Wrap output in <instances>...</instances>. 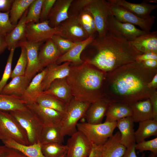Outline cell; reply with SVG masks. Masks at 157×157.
<instances>
[{
	"mask_svg": "<svg viewBox=\"0 0 157 157\" xmlns=\"http://www.w3.org/2000/svg\"><path fill=\"white\" fill-rule=\"evenodd\" d=\"M36 102L47 108L57 111L63 114L65 112L67 105L51 95L42 93Z\"/></svg>",
	"mask_w": 157,
	"mask_h": 157,
	"instance_id": "cell-36",
	"label": "cell"
},
{
	"mask_svg": "<svg viewBox=\"0 0 157 157\" xmlns=\"http://www.w3.org/2000/svg\"><path fill=\"white\" fill-rule=\"evenodd\" d=\"M90 104L77 100L73 97L67 105L60 123L61 132L64 136H71L77 131L78 122L85 115Z\"/></svg>",
	"mask_w": 157,
	"mask_h": 157,
	"instance_id": "cell-4",
	"label": "cell"
},
{
	"mask_svg": "<svg viewBox=\"0 0 157 157\" xmlns=\"http://www.w3.org/2000/svg\"><path fill=\"white\" fill-rule=\"evenodd\" d=\"M145 67L153 69L157 68V60H149L141 63Z\"/></svg>",
	"mask_w": 157,
	"mask_h": 157,
	"instance_id": "cell-53",
	"label": "cell"
},
{
	"mask_svg": "<svg viewBox=\"0 0 157 157\" xmlns=\"http://www.w3.org/2000/svg\"><path fill=\"white\" fill-rule=\"evenodd\" d=\"M108 1L142 18H147L150 17L151 12L157 8L156 5L151 4L145 1L141 3H135L129 2L125 0Z\"/></svg>",
	"mask_w": 157,
	"mask_h": 157,
	"instance_id": "cell-22",
	"label": "cell"
},
{
	"mask_svg": "<svg viewBox=\"0 0 157 157\" xmlns=\"http://www.w3.org/2000/svg\"><path fill=\"white\" fill-rule=\"evenodd\" d=\"M129 105L132 112L131 117L134 122L153 119L152 106L149 99L138 101Z\"/></svg>",
	"mask_w": 157,
	"mask_h": 157,
	"instance_id": "cell-27",
	"label": "cell"
},
{
	"mask_svg": "<svg viewBox=\"0 0 157 157\" xmlns=\"http://www.w3.org/2000/svg\"><path fill=\"white\" fill-rule=\"evenodd\" d=\"M110 3L105 0H93L87 8L93 18L98 36L105 34L107 31Z\"/></svg>",
	"mask_w": 157,
	"mask_h": 157,
	"instance_id": "cell-10",
	"label": "cell"
},
{
	"mask_svg": "<svg viewBox=\"0 0 157 157\" xmlns=\"http://www.w3.org/2000/svg\"><path fill=\"white\" fill-rule=\"evenodd\" d=\"M157 74V68L145 67L136 61L106 73L103 88V99L108 103L130 105L149 99L155 91L147 86Z\"/></svg>",
	"mask_w": 157,
	"mask_h": 157,
	"instance_id": "cell-1",
	"label": "cell"
},
{
	"mask_svg": "<svg viewBox=\"0 0 157 157\" xmlns=\"http://www.w3.org/2000/svg\"><path fill=\"white\" fill-rule=\"evenodd\" d=\"M135 149L140 152L145 151H149L154 155L157 154V138L149 140L142 141L137 143L135 145Z\"/></svg>",
	"mask_w": 157,
	"mask_h": 157,
	"instance_id": "cell-44",
	"label": "cell"
},
{
	"mask_svg": "<svg viewBox=\"0 0 157 157\" xmlns=\"http://www.w3.org/2000/svg\"><path fill=\"white\" fill-rule=\"evenodd\" d=\"M107 30L129 41L148 32L139 29L132 24L120 22L110 15L108 17Z\"/></svg>",
	"mask_w": 157,
	"mask_h": 157,
	"instance_id": "cell-13",
	"label": "cell"
},
{
	"mask_svg": "<svg viewBox=\"0 0 157 157\" xmlns=\"http://www.w3.org/2000/svg\"><path fill=\"white\" fill-rule=\"evenodd\" d=\"M33 0H14L9 12V19L13 25L19 21Z\"/></svg>",
	"mask_w": 157,
	"mask_h": 157,
	"instance_id": "cell-35",
	"label": "cell"
},
{
	"mask_svg": "<svg viewBox=\"0 0 157 157\" xmlns=\"http://www.w3.org/2000/svg\"><path fill=\"white\" fill-rule=\"evenodd\" d=\"M62 55L51 39L47 40L40 47L38 51V59L41 67L43 69L55 63Z\"/></svg>",
	"mask_w": 157,
	"mask_h": 157,
	"instance_id": "cell-20",
	"label": "cell"
},
{
	"mask_svg": "<svg viewBox=\"0 0 157 157\" xmlns=\"http://www.w3.org/2000/svg\"><path fill=\"white\" fill-rule=\"evenodd\" d=\"M43 93L51 95L66 105L73 97L66 78L54 81Z\"/></svg>",
	"mask_w": 157,
	"mask_h": 157,
	"instance_id": "cell-17",
	"label": "cell"
},
{
	"mask_svg": "<svg viewBox=\"0 0 157 157\" xmlns=\"http://www.w3.org/2000/svg\"><path fill=\"white\" fill-rule=\"evenodd\" d=\"M64 140V136L61 132L60 124L56 126H44L39 141L42 144L53 142L62 143Z\"/></svg>",
	"mask_w": 157,
	"mask_h": 157,
	"instance_id": "cell-32",
	"label": "cell"
},
{
	"mask_svg": "<svg viewBox=\"0 0 157 157\" xmlns=\"http://www.w3.org/2000/svg\"><path fill=\"white\" fill-rule=\"evenodd\" d=\"M15 48L10 50L6 64L1 79L0 80V94L2 89L7 84L8 80L11 78L12 71V65Z\"/></svg>",
	"mask_w": 157,
	"mask_h": 157,
	"instance_id": "cell-43",
	"label": "cell"
},
{
	"mask_svg": "<svg viewBox=\"0 0 157 157\" xmlns=\"http://www.w3.org/2000/svg\"><path fill=\"white\" fill-rule=\"evenodd\" d=\"M9 139L29 145L26 132L16 120L9 112L0 110V140Z\"/></svg>",
	"mask_w": 157,
	"mask_h": 157,
	"instance_id": "cell-7",
	"label": "cell"
},
{
	"mask_svg": "<svg viewBox=\"0 0 157 157\" xmlns=\"http://www.w3.org/2000/svg\"><path fill=\"white\" fill-rule=\"evenodd\" d=\"M157 136V121L148 120L139 122L138 129L135 132V142L138 143L151 136Z\"/></svg>",
	"mask_w": 157,
	"mask_h": 157,
	"instance_id": "cell-33",
	"label": "cell"
},
{
	"mask_svg": "<svg viewBox=\"0 0 157 157\" xmlns=\"http://www.w3.org/2000/svg\"><path fill=\"white\" fill-rule=\"evenodd\" d=\"M26 103L20 97L0 94V110L10 112L26 109Z\"/></svg>",
	"mask_w": 157,
	"mask_h": 157,
	"instance_id": "cell-34",
	"label": "cell"
},
{
	"mask_svg": "<svg viewBox=\"0 0 157 157\" xmlns=\"http://www.w3.org/2000/svg\"><path fill=\"white\" fill-rule=\"evenodd\" d=\"M61 36L74 42L83 41L89 37L80 23L78 15L69 16L58 26Z\"/></svg>",
	"mask_w": 157,
	"mask_h": 157,
	"instance_id": "cell-12",
	"label": "cell"
},
{
	"mask_svg": "<svg viewBox=\"0 0 157 157\" xmlns=\"http://www.w3.org/2000/svg\"><path fill=\"white\" fill-rule=\"evenodd\" d=\"M45 126L60 125L63 114L53 109L43 106L36 102L26 105Z\"/></svg>",
	"mask_w": 157,
	"mask_h": 157,
	"instance_id": "cell-15",
	"label": "cell"
},
{
	"mask_svg": "<svg viewBox=\"0 0 157 157\" xmlns=\"http://www.w3.org/2000/svg\"><path fill=\"white\" fill-rule=\"evenodd\" d=\"M110 15L119 21L138 26L141 29L146 32H150L154 22L153 16L147 18H140L124 8L110 2Z\"/></svg>",
	"mask_w": 157,
	"mask_h": 157,
	"instance_id": "cell-8",
	"label": "cell"
},
{
	"mask_svg": "<svg viewBox=\"0 0 157 157\" xmlns=\"http://www.w3.org/2000/svg\"><path fill=\"white\" fill-rule=\"evenodd\" d=\"M116 122V127L120 134L121 143L126 148L135 144L134 122L131 117L124 118Z\"/></svg>",
	"mask_w": 157,
	"mask_h": 157,
	"instance_id": "cell-25",
	"label": "cell"
},
{
	"mask_svg": "<svg viewBox=\"0 0 157 157\" xmlns=\"http://www.w3.org/2000/svg\"><path fill=\"white\" fill-rule=\"evenodd\" d=\"M27 10L25 12L14 28L5 37L7 49L10 51L12 49H15L18 47L20 43L26 40L25 18Z\"/></svg>",
	"mask_w": 157,
	"mask_h": 157,
	"instance_id": "cell-23",
	"label": "cell"
},
{
	"mask_svg": "<svg viewBox=\"0 0 157 157\" xmlns=\"http://www.w3.org/2000/svg\"><path fill=\"white\" fill-rule=\"evenodd\" d=\"M135 145L127 148L125 153L121 157H138L135 153ZM141 157H145V154H142Z\"/></svg>",
	"mask_w": 157,
	"mask_h": 157,
	"instance_id": "cell-52",
	"label": "cell"
},
{
	"mask_svg": "<svg viewBox=\"0 0 157 157\" xmlns=\"http://www.w3.org/2000/svg\"><path fill=\"white\" fill-rule=\"evenodd\" d=\"M42 43H35L25 40L18 45L24 47L26 51L27 64L25 75L30 80L42 68L40 64L38 53Z\"/></svg>",
	"mask_w": 157,
	"mask_h": 157,
	"instance_id": "cell-14",
	"label": "cell"
},
{
	"mask_svg": "<svg viewBox=\"0 0 157 157\" xmlns=\"http://www.w3.org/2000/svg\"><path fill=\"white\" fill-rule=\"evenodd\" d=\"M0 157H26L18 151L8 147L0 145Z\"/></svg>",
	"mask_w": 157,
	"mask_h": 157,
	"instance_id": "cell-47",
	"label": "cell"
},
{
	"mask_svg": "<svg viewBox=\"0 0 157 157\" xmlns=\"http://www.w3.org/2000/svg\"><path fill=\"white\" fill-rule=\"evenodd\" d=\"M66 153L63 154V155L61 156L60 157H66Z\"/></svg>",
	"mask_w": 157,
	"mask_h": 157,
	"instance_id": "cell-57",
	"label": "cell"
},
{
	"mask_svg": "<svg viewBox=\"0 0 157 157\" xmlns=\"http://www.w3.org/2000/svg\"><path fill=\"white\" fill-rule=\"evenodd\" d=\"M60 34L59 27H51L47 20L26 24V39L29 42L42 43L51 39L54 35H59Z\"/></svg>",
	"mask_w": 157,
	"mask_h": 157,
	"instance_id": "cell-9",
	"label": "cell"
},
{
	"mask_svg": "<svg viewBox=\"0 0 157 157\" xmlns=\"http://www.w3.org/2000/svg\"><path fill=\"white\" fill-rule=\"evenodd\" d=\"M79 22L88 37L93 36L97 32V29L93 16L86 8L78 15Z\"/></svg>",
	"mask_w": 157,
	"mask_h": 157,
	"instance_id": "cell-37",
	"label": "cell"
},
{
	"mask_svg": "<svg viewBox=\"0 0 157 157\" xmlns=\"http://www.w3.org/2000/svg\"><path fill=\"white\" fill-rule=\"evenodd\" d=\"M21 48V52L14 69L12 71L11 78L19 76L25 75L27 64V58L26 51L23 46L20 47Z\"/></svg>",
	"mask_w": 157,
	"mask_h": 157,
	"instance_id": "cell-40",
	"label": "cell"
},
{
	"mask_svg": "<svg viewBox=\"0 0 157 157\" xmlns=\"http://www.w3.org/2000/svg\"><path fill=\"white\" fill-rule=\"evenodd\" d=\"M25 75L15 76L3 88L1 94L21 98L31 81Z\"/></svg>",
	"mask_w": 157,
	"mask_h": 157,
	"instance_id": "cell-31",
	"label": "cell"
},
{
	"mask_svg": "<svg viewBox=\"0 0 157 157\" xmlns=\"http://www.w3.org/2000/svg\"><path fill=\"white\" fill-rule=\"evenodd\" d=\"M94 38L89 37L86 40L77 42L76 44L68 51L62 55L55 63L60 64L63 63L69 62L74 65H78L83 63L81 58V55L84 49L93 41Z\"/></svg>",
	"mask_w": 157,
	"mask_h": 157,
	"instance_id": "cell-21",
	"label": "cell"
},
{
	"mask_svg": "<svg viewBox=\"0 0 157 157\" xmlns=\"http://www.w3.org/2000/svg\"><path fill=\"white\" fill-rule=\"evenodd\" d=\"M149 60H157V53L154 52H149L139 55L136 57V61L140 63Z\"/></svg>",
	"mask_w": 157,
	"mask_h": 157,
	"instance_id": "cell-48",
	"label": "cell"
},
{
	"mask_svg": "<svg viewBox=\"0 0 157 157\" xmlns=\"http://www.w3.org/2000/svg\"><path fill=\"white\" fill-rule=\"evenodd\" d=\"M147 86L150 89L157 90V74L154 76L151 81L148 83Z\"/></svg>",
	"mask_w": 157,
	"mask_h": 157,
	"instance_id": "cell-54",
	"label": "cell"
},
{
	"mask_svg": "<svg viewBox=\"0 0 157 157\" xmlns=\"http://www.w3.org/2000/svg\"><path fill=\"white\" fill-rule=\"evenodd\" d=\"M7 49L5 38H0V55L4 52Z\"/></svg>",
	"mask_w": 157,
	"mask_h": 157,
	"instance_id": "cell-55",
	"label": "cell"
},
{
	"mask_svg": "<svg viewBox=\"0 0 157 157\" xmlns=\"http://www.w3.org/2000/svg\"><path fill=\"white\" fill-rule=\"evenodd\" d=\"M129 42L133 47L141 54L149 52L157 53L156 31L147 32Z\"/></svg>",
	"mask_w": 157,
	"mask_h": 157,
	"instance_id": "cell-24",
	"label": "cell"
},
{
	"mask_svg": "<svg viewBox=\"0 0 157 157\" xmlns=\"http://www.w3.org/2000/svg\"><path fill=\"white\" fill-rule=\"evenodd\" d=\"M47 71L45 67L31 79L21 99L26 105L36 102L37 99L43 93L42 83Z\"/></svg>",
	"mask_w": 157,
	"mask_h": 157,
	"instance_id": "cell-19",
	"label": "cell"
},
{
	"mask_svg": "<svg viewBox=\"0 0 157 157\" xmlns=\"http://www.w3.org/2000/svg\"><path fill=\"white\" fill-rule=\"evenodd\" d=\"M152 108L153 119L157 121V90L154 92L149 98Z\"/></svg>",
	"mask_w": 157,
	"mask_h": 157,
	"instance_id": "cell-49",
	"label": "cell"
},
{
	"mask_svg": "<svg viewBox=\"0 0 157 157\" xmlns=\"http://www.w3.org/2000/svg\"><path fill=\"white\" fill-rule=\"evenodd\" d=\"M51 39L62 55L68 51L77 42H73L58 35H54Z\"/></svg>",
	"mask_w": 157,
	"mask_h": 157,
	"instance_id": "cell-41",
	"label": "cell"
},
{
	"mask_svg": "<svg viewBox=\"0 0 157 157\" xmlns=\"http://www.w3.org/2000/svg\"><path fill=\"white\" fill-rule=\"evenodd\" d=\"M93 0H73L70 6L68 14L69 16L77 15L87 8Z\"/></svg>",
	"mask_w": 157,
	"mask_h": 157,
	"instance_id": "cell-45",
	"label": "cell"
},
{
	"mask_svg": "<svg viewBox=\"0 0 157 157\" xmlns=\"http://www.w3.org/2000/svg\"><path fill=\"white\" fill-rule=\"evenodd\" d=\"M93 145L92 151L87 157H101V145Z\"/></svg>",
	"mask_w": 157,
	"mask_h": 157,
	"instance_id": "cell-51",
	"label": "cell"
},
{
	"mask_svg": "<svg viewBox=\"0 0 157 157\" xmlns=\"http://www.w3.org/2000/svg\"><path fill=\"white\" fill-rule=\"evenodd\" d=\"M108 105L109 103L103 99L91 104L85 114L87 122L92 124L102 123Z\"/></svg>",
	"mask_w": 157,
	"mask_h": 157,
	"instance_id": "cell-28",
	"label": "cell"
},
{
	"mask_svg": "<svg viewBox=\"0 0 157 157\" xmlns=\"http://www.w3.org/2000/svg\"><path fill=\"white\" fill-rule=\"evenodd\" d=\"M106 73L85 60L78 65L70 66L66 78L73 97L91 104L103 99V88Z\"/></svg>",
	"mask_w": 157,
	"mask_h": 157,
	"instance_id": "cell-3",
	"label": "cell"
},
{
	"mask_svg": "<svg viewBox=\"0 0 157 157\" xmlns=\"http://www.w3.org/2000/svg\"><path fill=\"white\" fill-rule=\"evenodd\" d=\"M149 157H156V156L154 155L152 153H151Z\"/></svg>",
	"mask_w": 157,
	"mask_h": 157,
	"instance_id": "cell-56",
	"label": "cell"
},
{
	"mask_svg": "<svg viewBox=\"0 0 157 157\" xmlns=\"http://www.w3.org/2000/svg\"><path fill=\"white\" fill-rule=\"evenodd\" d=\"M9 15V12L0 13V38H5L16 26L11 23Z\"/></svg>",
	"mask_w": 157,
	"mask_h": 157,
	"instance_id": "cell-42",
	"label": "cell"
},
{
	"mask_svg": "<svg viewBox=\"0 0 157 157\" xmlns=\"http://www.w3.org/2000/svg\"><path fill=\"white\" fill-rule=\"evenodd\" d=\"M89 45L96 53L85 60L106 73L135 61L138 55L141 54L128 40L108 30L104 35L94 38Z\"/></svg>",
	"mask_w": 157,
	"mask_h": 157,
	"instance_id": "cell-2",
	"label": "cell"
},
{
	"mask_svg": "<svg viewBox=\"0 0 157 157\" xmlns=\"http://www.w3.org/2000/svg\"><path fill=\"white\" fill-rule=\"evenodd\" d=\"M14 0H0V13L10 12Z\"/></svg>",
	"mask_w": 157,
	"mask_h": 157,
	"instance_id": "cell-50",
	"label": "cell"
},
{
	"mask_svg": "<svg viewBox=\"0 0 157 157\" xmlns=\"http://www.w3.org/2000/svg\"><path fill=\"white\" fill-rule=\"evenodd\" d=\"M9 112L26 132L29 145L37 142L44 125L35 114L27 107L25 110Z\"/></svg>",
	"mask_w": 157,
	"mask_h": 157,
	"instance_id": "cell-6",
	"label": "cell"
},
{
	"mask_svg": "<svg viewBox=\"0 0 157 157\" xmlns=\"http://www.w3.org/2000/svg\"><path fill=\"white\" fill-rule=\"evenodd\" d=\"M71 64L69 62L61 65L54 63L46 67L47 71L41 84L43 91L47 90L55 80L66 78L70 72Z\"/></svg>",
	"mask_w": 157,
	"mask_h": 157,
	"instance_id": "cell-16",
	"label": "cell"
},
{
	"mask_svg": "<svg viewBox=\"0 0 157 157\" xmlns=\"http://www.w3.org/2000/svg\"><path fill=\"white\" fill-rule=\"evenodd\" d=\"M73 0H56L49 15V25L56 27L69 17L68 12Z\"/></svg>",
	"mask_w": 157,
	"mask_h": 157,
	"instance_id": "cell-18",
	"label": "cell"
},
{
	"mask_svg": "<svg viewBox=\"0 0 157 157\" xmlns=\"http://www.w3.org/2000/svg\"><path fill=\"white\" fill-rule=\"evenodd\" d=\"M56 0H43L42 3L40 22L47 20L50 13Z\"/></svg>",
	"mask_w": 157,
	"mask_h": 157,
	"instance_id": "cell-46",
	"label": "cell"
},
{
	"mask_svg": "<svg viewBox=\"0 0 157 157\" xmlns=\"http://www.w3.org/2000/svg\"><path fill=\"white\" fill-rule=\"evenodd\" d=\"M41 149L46 157H60L66 153L67 147L62 143L53 142L42 144Z\"/></svg>",
	"mask_w": 157,
	"mask_h": 157,
	"instance_id": "cell-38",
	"label": "cell"
},
{
	"mask_svg": "<svg viewBox=\"0 0 157 157\" xmlns=\"http://www.w3.org/2000/svg\"><path fill=\"white\" fill-rule=\"evenodd\" d=\"M2 142L4 145L18 151L26 157H46L42 152V144L39 141L29 145L19 143L12 139Z\"/></svg>",
	"mask_w": 157,
	"mask_h": 157,
	"instance_id": "cell-29",
	"label": "cell"
},
{
	"mask_svg": "<svg viewBox=\"0 0 157 157\" xmlns=\"http://www.w3.org/2000/svg\"><path fill=\"white\" fill-rule=\"evenodd\" d=\"M68 140L65 157H87L90 153L92 144L81 132L77 131Z\"/></svg>",
	"mask_w": 157,
	"mask_h": 157,
	"instance_id": "cell-11",
	"label": "cell"
},
{
	"mask_svg": "<svg viewBox=\"0 0 157 157\" xmlns=\"http://www.w3.org/2000/svg\"><path fill=\"white\" fill-rule=\"evenodd\" d=\"M43 0H33L29 6L26 17V24L40 22L42 6Z\"/></svg>",
	"mask_w": 157,
	"mask_h": 157,
	"instance_id": "cell-39",
	"label": "cell"
},
{
	"mask_svg": "<svg viewBox=\"0 0 157 157\" xmlns=\"http://www.w3.org/2000/svg\"><path fill=\"white\" fill-rule=\"evenodd\" d=\"M126 148L120 142V134L116 132L101 145V157H121Z\"/></svg>",
	"mask_w": 157,
	"mask_h": 157,
	"instance_id": "cell-26",
	"label": "cell"
},
{
	"mask_svg": "<svg viewBox=\"0 0 157 157\" xmlns=\"http://www.w3.org/2000/svg\"><path fill=\"white\" fill-rule=\"evenodd\" d=\"M132 112L129 105L120 103H109L105 122H113L131 117Z\"/></svg>",
	"mask_w": 157,
	"mask_h": 157,
	"instance_id": "cell-30",
	"label": "cell"
},
{
	"mask_svg": "<svg viewBox=\"0 0 157 157\" xmlns=\"http://www.w3.org/2000/svg\"><path fill=\"white\" fill-rule=\"evenodd\" d=\"M116 124V122L97 124L81 122L77 123L76 128L92 144L98 146L103 144L113 135Z\"/></svg>",
	"mask_w": 157,
	"mask_h": 157,
	"instance_id": "cell-5",
	"label": "cell"
}]
</instances>
